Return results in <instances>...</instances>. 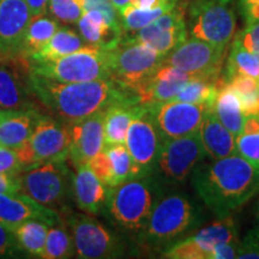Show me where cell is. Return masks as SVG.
<instances>
[{"label": "cell", "mask_w": 259, "mask_h": 259, "mask_svg": "<svg viewBox=\"0 0 259 259\" xmlns=\"http://www.w3.org/2000/svg\"><path fill=\"white\" fill-rule=\"evenodd\" d=\"M191 181L204 204L219 219L227 218L259 193V167L239 154L203 160Z\"/></svg>", "instance_id": "1"}, {"label": "cell", "mask_w": 259, "mask_h": 259, "mask_svg": "<svg viewBox=\"0 0 259 259\" xmlns=\"http://www.w3.org/2000/svg\"><path fill=\"white\" fill-rule=\"evenodd\" d=\"M187 34L185 4L181 0L176 8L160 16L147 27L131 34H124V37L126 40L148 45L157 53L166 57L169 52L187 40Z\"/></svg>", "instance_id": "14"}, {"label": "cell", "mask_w": 259, "mask_h": 259, "mask_svg": "<svg viewBox=\"0 0 259 259\" xmlns=\"http://www.w3.org/2000/svg\"><path fill=\"white\" fill-rule=\"evenodd\" d=\"M59 28V22L52 16L42 15L31 18L21 47V57L29 59L41 51Z\"/></svg>", "instance_id": "28"}, {"label": "cell", "mask_w": 259, "mask_h": 259, "mask_svg": "<svg viewBox=\"0 0 259 259\" xmlns=\"http://www.w3.org/2000/svg\"><path fill=\"white\" fill-rule=\"evenodd\" d=\"M254 216H255V220H257L258 225H259V200L257 203V205H255V209H254Z\"/></svg>", "instance_id": "48"}, {"label": "cell", "mask_w": 259, "mask_h": 259, "mask_svg": "<svg viewBox=\"0 0 259 259\" xmlns=\"http://www.w3.org/2000/svg\"><path fill=\"white\" fill-rule=\"evenodd\" d=\"M245 74L259 80V58L247 51L236 38L231 45L226 67L221 74L222 82L226 83L233 77Z\"/></svg>", "instance_id": "29"}, {"label": "cell", "mask_w": 259, "mask_h": 259, "mask_svg": "<svg viewBox=\"0 0 259 259\" xmlns=\"http://www.w3.org/2000/svg\"><path fill=\"white\" fill-rule=\"evenodd\" d=\"M83 2V11H90V10H96L100 11L106 18L107 23L111 25V28L115 31L124 34L120 23V17H119L118 10L113 5L112 0H82Z\"/></svg>", "instance_id": "36"}, {"label": "cell", "mask_w": 259, "mask_h": 259, "mask_svg": "<svg viewBox=\"0 0 259 259\" xmlns=\"http://www.w3.org/2000/svg\"><path fill=\"white\" fill-rule=\"evenodd\" d=\"M29 67L31 73L63 83L111 78L106 50L92 45H87L85 47L51 63L29 61Z\"/></svg>", "instance_id": "7"}, {"label": "cell", "mask_w": 259, "mask_h": 259, "mask_svg": "<svg viewBox=\"0 0 259 259\" xmlns=\"http://www.w3.org/2000/svg\"><path fill=\"white\" fill-rule=\"evenodd\" d=\"M161 135L150 111L138 115L130 124L125 139L132 161L141 176L155 173L161 148Z\"/></svg>", "instance_id": "16"}, {"label": "cell", "mask_w": 259, "mask_h": 259, "mask_svg": "<svg viewBox=\"0 0 259 259\" xmlns=\"http://www.w3.org/2000/svg\"><path fill=\"white\" fill-rule=\"evenodd\" d=\"M21 192V184L18 176L8 173H0V193Z\"/></svg>", "instance_id": "45"}, {"label": "cell", "mask_w": 259, "mask_h": 259, "mask_svg": "<svg viewBox=\"0 0 259 259\" xmlns=\"http://www.w3.org/2000/svg\"><path fill=\"white\" fill-rule=\"evenodd\" d=\"M72 192L77 206L82 211L97 215L106 208L109 187L102 184L85 163L77 168L76 176L72 178Z\"/></svg>", "instance_id": "21"}, {"label": "cell", "mask_w": 259, "mask_h": 259, "mask_svg": "<svg viewBox=\"0 0 259 259\" xmlns=\"http://www.w3.org/2000/svg\"><path fill=\"white\" fill-rule=\"evenodd\" d=\"M50 225L40 220H29L14 229L18 247L34 257L42 258Z\"/></svg>", "instance_id": "30"}, {"label": "cell", "mask_w": 259, "mask_h": 259, "mask_svg": "<svg viewBox=\"0 0 259 259\" xmlns=\"http://www.w3.org/2000/svg\"><path fill=\"white\" fill-rule=\"evenodd\" d=\"M106 52L111 79L136 96L139 95L166 58L148 45L126 40L124 36L114 48Z\"/></svg>", "instance_id": "5"}, {"label": "cell", "mask_w": 259, "mask_h": 259, "mask_svg": "<svg viewBox=\"0 0 259 259\" xmlns=\"http://www.w3.org/2000/svg\"><path fill=\"white\" fill-rule=\"evenodd\" d=\"M29 220H40L50 226L60 223L56 210L42 205L23 192L0 193V222L14 231Z\"/></svg>", "instance_id": "20"}, {"label": "cell", "mask_w": 259, "mask_h": 259, "mask_svg": "<svg viewBox=\"0 0 259 259\" xmlns=\"http://www.w3.org/2000/svg\"><path fill=\"white\" fill-rule=\"evenodd\" d=\"M67 225L79 258H116L124 253V245L90 213H70Z\"/></svg>", "instance_id": "11"}, {"label": "cell", "mask_w": 259, "mask_h": 259, "mask_svg": "<svg viewBox=\"0 0 259 259\" xmlns=\"http://www.w3.org/2000/svg\"><path fill=\"white\" fill-rule=\"evenodd\" d=\"M209 109L211 108L205 105L179 101H168L149 107L162 139L184 137L197 132Z\"/></svg>", "instance_id": "17"}, {"label": "cell", "mask_w": 259, "mask_h": 259, "mask_svg": "<svg viewBox=\"0 0 259 259\" xmlns=\"http://www.w3.org/2000/svg\"><path fill=\"white\" fill-rule=\"evenodd\" d=\"M171 9L169 6H161V8L144 10L137 9L134 6L127 5L124 9L119 11V17H120V23L124 34H131L139 30V29L147 27L155 19H157L166 12L170 11Z\"/></svg>", "instance_id": "34"}, {"label": "cell", "mask_w": 259, "mask_h": 259, "mask_svg": "<svg viewBox=\"0 0 259 259\" xmlns=\"http://www.w3.org/2000/svg\"><path fill=\"white\" fill-rule=\"evenodd\" d=\"M21 192L42 205L61 206L72 191V178L65 161H51L22 170Z\"/></svg>", "instance_id": "8"}, {"label": "cell", "mask_w": 259, "mask_h": 259, "mask_svg": "<svg viewBox=\"0 0 259 259\" xmlns=\"http://www.w3.org/2000/svg\"><path fill=\"white\" fill-rule=\"evenodd\" d=\"M239 10L246 24L259 22V2H239Z\"/></svg>", "instance_id": "44"}, {"label": "cell", "mask_w": 259, "mask_h": 259, "mask_svg": "<svg viewBox=\"0 0 259 259\" xmlns=\"http://www.w3.org/2000/svg\"><path fill=\"white\" fill-rule=\"evenodd\" d=\"M48 3H50V0H27V4L29 9H30L32 18L46 15V11L48 10Z\"/></svg>", "instance_id": "46"}, {"label": "cell", "mask_w": 259, "mask_h": 259, "mask_svg": "<svg viewBox=\"0 0 259 259\" xmlns=\"http://www.w3.org/2000/svg\"><path fill=\"white\" fill-rule=\"evenodd\" d=\"M88 164L102 184H105L109 189L114 187V173H113L111 158L103 149L88 162Z\"/></svg>", "instance_id": "38"}, {"label": "cell", "mask_w": 259, "mask_h": 259, "mask_svg": "<svg viewBox=\"0 0 259 259\" xmlns=\"http://www.w3.org/2000/svg\"><path fill=\"white\" fill-rule=\"evenodd\" d=\"M239 241H232V242H225L216 246L211 252L210 259H234L238 254L239 248Z\"/></svg>", "instance_id": "43"}, {"label": "cell", "mask_w": 259, "mask_h": 259, "mask_svg": "<svg viewBox=\"0 0 259 259\" xmlns=\"http://www.w3.org/2000/svg\"><path fill=\"white\" fill-rule=\"evenodd\" d=\"M31 18L27 0H0V54L21 56Z\"/></svg>", "instance_id": "19"}, {"label": "cell", "mask_w": 259, "mask_h": 259, "mask_svg": "<svg viewBox=\"0 0 259 259\" xmlns=\"http://www.w3.org/2000/svg\"><path fill=\"white\" fill-rule=\"evenodd\" d=\"M48 11L59 23L76 24L84 14L82 0H50Z\"/></svg>", "instance_id": "35"}, {"label": "cell", "mask_w": 259, "mask_h": 259, "mask_svg": "<svg viewBox=\"0 0 259 259\" xmlns=\"http://www.w3.org/2000/svg\"><path fill=\"white\" fill-rule=\"evenodd\" d=\"M0 109H2V108H0Z\"/></svg>", "instance_id": "50"}, {"label": "cell", "mask_w": 259, "mask_h": 259, "mask_svg": "<svg viewBox=\"0 0 259 259\" xmlns=\"http://www.w3.org/2000/svg\"><path fill=\"white\" fill-rule=\"evenodd\" d=\"M239 259H259V225L246 233L242 240L239 242Z\"/></svg>", "instance_id": "39"}, {"label": "cell", "mask_w": 259, "mask_h": 259, "mask_svg": "<svg viewBox=\"0 0 259 259\" xmlns=\"http://www.w3.org/2000/svg\"><path fill=\"white\" fill-rule=\"evenodd\" d=\"M239 2H259V0H239Z\"/></svg>", "instance_id": "49"}, {"label": "cell", "mask_w": 259, "mask_h": 259, "mask_svg": "<svg viewBox=\"0 0 259 259\" xmlns=\"http://www.w3.org/2000/svg\"><path fill=\"white\" fill-rule=\"evenodd\" d=\"M160 187L154 174L132 178L111 187L106 205L111 219L122 229L139 233L161 198Z\"/></svg>", "instance_id": "4"}, {"label": "cell", "mask_w": 259, "mask_h": 259, "mask_svg": "<svg viewBox=\"0 0 259 259\" xmlns=\"http://www.w3.org/2000/svg\"><path fill=\"white\" fill-rule=\"evenodd\" d=\"M239 241L238 228L232 216L221 218L206 228L173 242L162 251V258L210 259L216 246L225 242Z\"/></svg>", "instance_id": "12"}, {"label": "cell", "mask_w": 259, "mask_h": 259, "mask_svg": "<svg viewBox=\"0 0 259 259\" xmlns=\"http://www.w3.org/2000/svg\"><path fill=\"white\" fill-rule=\"evenodd\" d=\"M105 111L97 112L82 121L70 125L71 144L67 158L76 169L88 163L105 147Z\"/></svg>", "instance_id": "18"}, {"label": "cell", "mask_w": 259, "mask_h": 259, "mask_svg": "<svg viewBox=\"0 0 259 259\" xmlns=\"http://www.w3.org/2000/svg\"><path fill=\"white\" fill-rule=\"evenodd\" d=\"M88 44L76 30L69 27H60L46 46L28 60L31 63H51L85 47Z\"/></svg>", "instance_id": "26"}, {"label": "cell", "mask_w": 259, "mask_h": 259, "mask_svg": "<svg viewBox=\"0 0 259 259\" xmlns=\"http://www.w3.org/2000/svg\"><path fill=\"white\" fill-rule=\"evenodd\" d=\"M80 36L88 45L112 50L121 41L124 34L115 31L107 23L106 18L100 11L90 10L84 12L79 21L77 22Z\"/></svg>", "instance_id": "25"}, {"label": "cell", "mask_w": 259, "mask_h": 259, "mask_svg": "<svg viewBox=\"0 0 259 259\" xmlns=\"http://www.w3.org/2000/svg\"><path fill=\"white\" fill-rule=\"evenodd\" d=\"M220 87H221V77L219 79L197 77L187 82L171 101L205 105L212 108Z\"/></svg>", "instance_id": "31"}, {"label": "cell", "mask_w": 259, "mask_h": 259, "mask_svg": "<svg viewBox=\"0 0 259 259\" xmlns=\"http://www.w3.org/2000/svg\"><path fill=\"white\" fill-rule=\"evenodd\" d=\"M23 170V164L19 161L17 151L0 144V173L19 176Z\"/></svg>", "instance_id": "40"}, {"label": "cell", "mask_w": 259, "mask_h": 259, "mask_svg": "<svg viewBox=\"0 0 259 259\" xmlns=\"http://www.w3.org/2000/svg\"><path fill=\"white\" fill-rule=\"evenodd\" d=\"M198 134L206 157L219 160L236 154L235 136L219 120L212 109L204 115Z\"/></svg>", "instance_id": "24"}, {"label": "cell", "mask_w": 259, "mask_h": 259, "mask_svg": "<svg viewBox=\"0 0 259 259\" xmlns=\"http://www.w3.org/2000/svg\"><path fill=\"white\" fill-rule=\"evenodd\" d=\"M227 50L191 37L169 52L163 64H169L196 77L219 79Z\"/></svg>", "instance_id": "13"}, {"label": "cell", "mask_w": 259, "mask_h": 259, "mask_svg": "<svg viewBox=\"0 0 259 259\" xmlns=\"http://www.w3.org/2000/svg\"><path fill=\"white\" fill-rule=\"evenodd\" d=\"M70 144V128L64 122L41 115L30 137L16 151L25 169L45 162L65 161L69 157Z\"/></svg>", "instance_id": "9"}, {"label": "cell", "mask_w": 259, "mask_h": 259, "mask_svg": "<svg viewBox=\"0 0 259 259\" xmlns=\"http://www.w3.org/2000/svg\"><path fill=\"white\" fill-rule=\"evenodd\" d=\"M41 115L36 109H0V144L17 150L30 137Z\"/></svg>", "instance_id": "23"}, {"label": "cell", "mask_w": 259, "mask_h": 259, "mask_svg": "<svg viewBox=\"0 0 259 259\" xmlns=\"http://www.w3.org/2000/svg\"><path fill=\"white\" fill-rule=\"evenodd\" d=\"M112 3L119 12L121 9H124L125 6H127L130 3H131V0H112Z\"/></svg>", "instance_id": "47"}, {"label": "cell", "mask_w": 259, "mask_h": 259, "mask_svg": "<svg viewBox=\"0 0 259 259\" xmlns=\"http://www.w3.org/2000/svg\"><path fill=\"white\" fill-rule=\"evenodd\" d=\"M206 158L198 131L178 138L162 139L155 171L162 183L181 184Z\"/></svg>", "instance_id": "10"}, {"label": "cell", "mask_w": 259, "mask_h": 259, "mask_svg": "<svg viewBox=\"0 0 259 259\" xmlns=\"http://www.w3.org/2000/svg\"><path fill=\"white\" fill-rule=\"evenodd\" d=\"M29 61L21 56L0 54V108L14 111L36 109L30 101Z\"/></svg>", "instance_id": "15"}, {"label": "cell", "mask_w": 259, "mask_h": 259, "mask_svg": "<svg viewBox=\"0 0 259 259\" xmlns=\"http://www.w3.org/2000/svg\"><path fill=\"white\" fill-rule=\"evenodd\" d=\"M14 231L0 222V257L11 255L18 250Z\"/></svg>", "instance_id": "42"}, {"label": "cell", "mask_w": 259, "mask_h": 259, "mask_svg": "<svg viewBox=\"0 0 259 259\" xmlns=\"http://www.w3.org/2000/svg\"><path fill=\"white\" fill-rule=\"evenodd\" d=\"M235 147L236 154L259 167V132L236 136Z\"/></svg>", "instance_id": "37"}, {"label": "cell", "mask_w": 259, "mask_h": 259, "mask_svg": "<svg viewBox=\"0 0 259 259\" xmlns=\"http://www.w3.org/2000/svg\"><path fill=\"white\" fill-rule=\"evenodd\" d=\"M148 111L137 99H128L113 103L105 111L103 128L106 144H125L130 124Z\"/></svg>", "instance_id": "22"}, {"label": "cell", "mask_w": 259, "mask_h": 259, "mask_svg": "<svg viewBox=\"0 0 259 259\" xmlns=\"http://www.w3.org/2000/svg\"><path fill=\"white\" fill-rule=\"evenodd\" d=\"M234 38L240 42L246 50L259 58V22L246 24Z\"/></svg>", "instance_id": "41"}, {"label": "cell", "mask_w": 259, "mask_h": 259, "mask_svg": "<svg viewBox=\"0 0 259 259\" xmlns=\"http://www.w3.org/2000/svg\"><path fill=\"white\" fill-rule=\"evenodd\" d=\"M103 150L111 158L113 173H114V187L132 178L141 177L127 148L124 144H106Z\"/></svg>", "instance_id": "32"}, {"label": "cell", "mask_w": 259, "mask_h": 259, "mask_svg": "<svg viewBox=\"0 0 259 259\" xmlns=\"http://www.w3.org/2000/svg\"><path fill=\"white\" fill-rule=\"evenodd\" d=\"M204 220L203 209L189 194L171 193L157 200L139 235L148 247L167 248L173 242L192 234Z\"/></svg>", "instance_id": "3"}, {"label": "cell", "mask_w": 259, "mask_h": 259, "mask_svg": "<svg viewBox=\"0 0 259 259\" xmlns=\"http://www.w3.org/2000/svg\"><path fill=\"white\" fill-rule=\"evenodd\" d=\"M76 247L71 233L63 226L56 225L48 229L42 258L45 259H64L73 257Z\"/></svg>", "instance_id": "33"}, {"label": "cell", "mask_w": 259, "mask_h": 259, "mask_svg": "<svg viewBox=\"0 0 259 259\" xmlns=\"http://www.w3.org/2000/svg\"><path fill=\"white\" fill-rule=\"evenodd\" d=\"M29 80L34 96L57 114L64 124L66 122L69 125L82 121L100 111H105L115 102L128 99L139 100L138 96L121 89L111 78L63 83L30 72Z\"/></svg>", "instance_id": "2"}, {"label": "cell", "mask_w": 259, "mask_h": 259, "mask_svg": "<svg viewBox=\"0 0 259 259\" xmlns=\"http://www.w3.org/2000/svg\"><path fill=\"white\" fill-rule=\"evenodd\" d=\"M212 111L223 125L226 126L233 135L239 136L242 134L245 115L242 112L241 103L236 94L229 88L227 84L222 82L221 87L212 105Z\"/></svg>", "instance_id": "27"}, {"label": "cell", "mask_w": 259, "mask_h": 259, "mask_svg": "<svg viewBox=\"0 0 259 259\" xmlns=\"http://www.w3.org/2000/svg\"><path fill=\"white\" fill-rule=\"evenodd\" d=\"M187 31L191 37L228 48L236 29L233 0H190Z\"/></svg>", "instance_id": "6"}]
</instances>
